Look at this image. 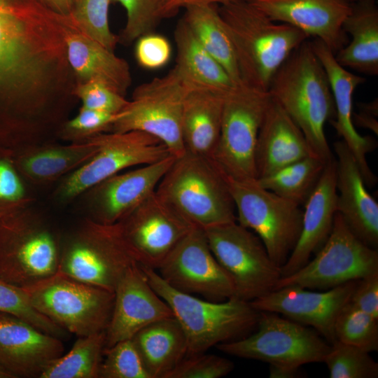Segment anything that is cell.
<instances>
[{"label":"cell","instance_id":"27","mask_svg":"<svg viewBox=\"0 0 378 378\" xmlns=\"http://www.w3.org/2000/svg\"><path fill=\"white\" fill-rule=\"evenodd\" d=\"M65 41L76 83L99 81L125 96L132 83L128 63L83 34L68 16Z\"/></svg>","mask_w":378,"mask_h":378},{"label":"cell","instance_id":"46","mask_svg":"<svg viewBox=\"0 0 378 378\" xmlns=\"http://www.w3.org/2000/svg\"><path fill=\"white\" fill-rule=\"evenodd\" d=\"M134 55L141 67L149 70L158 69L170 60L171 44L164 36L150 32L136 40Z\"/></svg>","mask_w":378,"mask_h":378},{"label":"cell","instance_id":"6","mask_svg":"<svg viewBox=\"0 0 378 378\" xmlns=\"http://www.w3.org/2000/svg\"><path fill=\"white\" fill-rule=\"evenodd\" d=\"M62 239L30 206L0 213V279L29 287L59 269Z\"/></svg>","mask_w":378,"mask_h":378},{"label":"cell","instance_id":"3","mask_svg":"<svg viewBox=\"0 0 378 378\" xmlns=\"http://www.w3.org/2000/svg\"><path fill=\"white\" fill-rule=\"evenodd\" d=\"M235 50L244 85L268 91L274 74L307 36L274 22L251 1L218 6Z\"/></svg>","mask_w":378,"mask_h":378},{"label":"cell","instance_id":"37","mask_svg":"<svg viewBox=\"0 0 378 378\" xmlns=\"http://www.w3.org/2000/svg\"><path fill=\"white\" fill-rule=\"evenodd\" d=\"M111 0H72L69 17L85 35L114 52L118 36L109 27Z\"/></svg>","mask_w":378,"mask_h":378},{"label":"cell","instance_id":"5","mask_svg":"<svg viewBox=\"0 0 378 378\" xmlns=\"http://www.w3.org/2000/svg\"><path fill=\"white\" fill-rule=\"evenodd\" d=\"M155 192L203 230L237 221L227 177L211 158L186 150L174 158Z\"/></svg>","mask_w":378,"mask_h":378},{"label":"cell","instance_id":"1","mask_svg":"<svg viewBox=\"0 0 378 378\" xmlns=\"http://www.w3.org/2000/svg\"><path fill=\"white\" fill-rule=\"evenodd\" d=\"M66 19L38 0H0V144L45 142L66 120L76 83Z\"/></svg>","mask_w":378,"mask_h":378},{"label":"cell","instance_id":"47","mask_svg":"<svg viewBox=\"0 0 378 378\" xmlns=\"http://www.w3.org/2000/svg\"><path fill=\"white\" fill-rule=\"evenodd\" d=\"M350 302L378 319V273L357 281Z\"/></svg>","mask_w":378,"mask_h":378},{"label":"cell","instance_id":"20","mask_svg":"<svg viewBox=\"0 0 378 378\" xmlns=\"http://www.w3.org/2000/svg\"><path fill=\"white\" fill-rule=\"evenodd\" d=\"M172 316L174 314L169 306L150 286L136 263L127 270L115 288L104 349L132 339L148 325Z\"/></svg>","mask_w":378,"mask_h":378},{"label":"cell","instance_id":"24","mask_svg":"<svg viewBox=\"0 0 378 378\" xmlns=\"http://www.w3.org/2000/svg\"><path fill=\"white\" fill-rule=\"evenodd\" d=\"M337 156V212L351 232L368 246H378V204L367 190L358 165L342 140L333 144Z\"/></svg>","mask_w":378,"mask_h":378},{"label":"cell","instance_id":"17","mask_svg":"<svg viewBox=\"0 0 378 378\" xmlns=\"http://www.w3.org/2000/svg\"><path fill=\"white\" fill-rule=\"evenodd\" d=\"M156 271L171 287L212 301L234 296L232 279L213 254L203 229L195 226Z\"/></svg>","mask_w":378,"mask_h":378},{"label":"cell","instance_id":"11","mask_svg":"<svg viewBox=\"0 0 378 378\" xmlns=\"http://www.w3.org/2000/svg\"><path fill=\"white\" fill-rule=\"evenodd\" d=\"M216 347L239 358L299 368L323 362L331 344L318 332L301 323L275 313L260 312L255 332L219 344Z\"/></svg>","mask_w":378,"mask_h":378},{"label":"cell","instance_id":"10","mask_svg":"<svg viewBox=\"0 0 378 378\" xmlns=\"http://www.w3.org/2000/svg\"><path fill=\"white\" fill-rule=\"evenodd\" d=\"M190 88L174 67L165 76L141 84L109 132H143L159 139L173 156L181 155L186 152L183 103Z\"/></svg>","mask_w":378,"mask_h":378},{"label":"cell","instance_id":"23","mask_svg":"<svg viewBox=\"0 0 378 378\" xmlns=\"http://www.w3.org/2000/svg\"><path fill=\"white\" fill-rule=\"evenodd\" d=\"M64 350L60 338L0 312V367L13 378H39L46 365Z\"/></svg>","mask_w":378,"mask_h":378},{"label":"cell","instance_id":"18","mask_svg":"<svg viewBox=\"0 0 378 378\" xmlns=\"http://www.w3.org/2000/svg\"><path fill=\"white\" fill-rule=\"evenodd\" d=\"M358 281L323 292L312 291L297 286H285L250 303L259 312L281 314L292 321L309 326L332 344L335 341V319L342 307L350 301Z\"/></svg>","mask_w":378,"mask_h":378},{"label":"cell","instance_id":"21","mask_svg":"<svg viewBox=\"0 0 378 378\" xmlns=\"http://www.w3.org/2000/svg\"><path fill=\"white\" fill-rule=\"evenodd\" d=\"M274 22L293 26L322 41L335 54L349 42L343 24L351 0H252Z\"/></svg>","mask_w":378,"mask_h":378},{"label":"cell","instance_id":"38","mask_svg":"<svg viewBox=\"0 0 378 378\" xmlns=\"http://www.w3.org/2000/svg\"><path fill=\"white\" fill-rule=\"evenodd\" d=\"M330 378H377L378 363L370 353L358 347L335 341L326 356Z\"/></svg>","mask_w":378,"mask_h":378},{"label":"cell","instance_id":"49","mask_svg":"<svg viewBox=\"0 0 378 378\" xmlns=\"http://www.w3.org/2000/svg\"><path fill=\"white\" fill-rule=\"evenodd\" d=\"M377 114L367 110L360 109L358 113H353L354 125H358L360 127L370 130L377 135L378 122L376 119Z\"/></svg>","mask_w":378,"mask_h":378},{"label":"cell","instance_id":"51","mask_svg":"<svg viewBox=\"0 0 378 378\" xmlns=\"http://www.w3.org/2000/svg\"><path fill=\"white\" fill-rule=\"evenodd\" d=\"M52 10L63 15H69L72 0H38Z\"/></svg>","mask_w":378,"mask_h":378},{"label":"cell","instance_id":"50","mask_svg":"<svg viewBox=\"0 0 378 378\" xmlns=\"http://www.w3.org/2000/svg\"><path fill=\"white\" fill-rule=\"evenodd\" d=\"M302 375L300 367L269 365V377L270 378H297L302 377Z\"/></svg>","mask_w":378,"mask_h":378},{"label":"cell","instance_id":"39","mask_svg":"<svg viewBox=\"0 0 378 378\" xmlns=\"http://www.w3.org/2000/svg\"><path fill=\"white\" fill-rule=\"evenodd\" d=\"M0 312L15 316L41 330L59 338L64 337L66 332L34 308L24 288L1 279Z\"/></svg>","mask_w":378,"mask_h":378},{"label":"cell","instance_id":"4","mask_svg":"<svg viewBox=\"0 0 378 378\" xmlns=\"http://www.w3.org/2000/svg\"><path fill=\"white\" fill-rule=\"evenodd\" d=\"M139 266L181 325L187 340L188 356L239 339L257 326L260 312L250 302L234 296L223 301L202 300L173 288L155 270Z\"/></svg>","mask_w":378,"mask_h":378},{"label":"cell","instance_id":"42","mask_svg":"<svg viewBox=\"0 0 378 378\" xmlns=\"http://www.w3.org/2000/svg\"><path fill=\"white\" fill-rule=\"evenodd\" d=\"M111 3H119L126 11V23L118 36L119 43L125 45L153 32L162 20V0H111Z\"/></svg>","mask_w":378,"mask_h":378},{"label":"cell","instance_id":"13","mask_svg":"<svg viewBox=\"0 0 378 378\" xmlns=\"http://www.w3.org/2000/svg\"><path fill=\"white\" fill-rule=\"evenodd\" d=\"M204 230L213 254L232 279L234 297L251 302L274 290L281 267L257 234L237 221Z\"/></svg>","mask_w":378,"mask_h":378},{"label":"cell","instance_id":"14","mask_svg":"<svg viewBox=\"0 0 378 378\" xmlns=\"http://www.w3.org/2000/svg\"><path fill=\"white\" fill-rule=\"evenodd\" d=\"M378 273V252L360 240L337 212L332 230L316 257L293 274L282 276L275 289L297 286L330 289Z\"/></svg>","mask_w":378,"mask_h":378},{"label":"cell","instance_id":"16","mask_svg":"<svg viewBox=\"0 0 378 378\" xmlns=\"http://www.w3.org/2000/svg\"><path fill=\"white\" fill-rule=\"evenodd\" d=\"M117 224L136 262L155 270L195 227L155 190Z\"/></svg>","mask_w":378,"mask_h":378},{"label":"cell","instance_id":"30","mask_svg":"<svg viewBox=\"0 0 378 378\" xmlns=\"http://www.w3.org/2000/svg\"><path fill=\"white\" fill-rule=\"evenodd\" d=\"M351 41L335 54L337 62L370 76L378 74V8L374 0L352 2L343 24Z\"/></svg>","mask_w":378,"mask_h":378},{"label":"cell","instance_id":"22","mask_svg":"<svg viewBox=\"0 0 378 378\" xmlns=\"http://www.w3.org/2000/svg\"><path fill=\"white\" fill-rule=\"evenodd\" d=\"M311 43L326 72L333 96L335 117L330 122L352 153L365 185L373 186L377 178L367 162L366 155L375 148L377 142L371 136L360 135L353 122V95L365 78L340 64L335 54L320 40L315 38Z\"/></svg>","mask_w":378,"mask_h":378},{"label":"cell","instance_id":"43","mask_svg":"<svg viewBox=\"0 0 378 378\" xmlns=\"http://www.w3.org/2000/svg\"><path fill=\"white\" fill-rule=\"evenodd\" d=\"M122 112L110 113L81 106L76 116L63 122L57 134L69 143L84 141L98 134L109 132Z\"/></svg>","mask_w":378,"mask_h":378},{"label":"cell","instance_id":"31","mask_svg":"<svg viewBox=\"0 0 378 378\" xmlns=\"http://www.w3.org/2000/svg\"><path fill=\"white\" fill-rule=\"evenodd\" d=\"M132 340L150 378H166L188 352L186 335L174 316L148 325Z\"/></svg>","mask_w":378,"mask_h":378},{"label":"cell","instance_id":"33","mask_svg":"<svg viewBox=\"0 0 378 378\" xmlns=\"http://www.w3.org/2000/svg\"><path fill=\"white\" fill-rule=\"evenodd\" d=\"M216 4L185 8L182 19L202 47L223 66L234 83L244 85L233 43Z\"/></svg>","mask_w":378,"mask_h":378},{"label":"cell","instance_id":"9","mask_svg":"<svg viewBox=\"0 0 378 378\" xmlns=\"http://www.w3.org/2000/svg\"><path fill=\"white\" fill-rule=\"evenodd\" d=\"M227 180L237 222L253 230L273 262L282 267L301 232L303 211L300 205L261 187L256 179L236 181L227 177Z\"/></svg>","mask_w":378,"mask_h":378},{"label":"cell","instance_id":"48","mask_svg":"<svg viewBox=\"0 0 378 378\" xmlns=\"http://www.w3.org/2000/svg\"><path fill=\"white\" fill-rule=\"evenodd\" d=\"M238 1L252 0H162L160 15L161 19L174 15L181 8L197 4L222 5Z\"/></svg>","mask_w":378,"mask_h":378},{"label":"cell","instance_id":"40","mask_svg":"<svg viewBox=\"0 0 378 378\" xmlns=\"http://www.w3.org/2000/svg\"><path fill=\"white\" fill-rule=\"evenodd\" d=\"M33 197L14 162L11 151L0 146V211L31 205Z\"/></svg>","mask_w":378,"mask_h":378},{"label":"cell","instance_id":"34","mask_svg":"<svg viewBox=\"0 0 378 378\" xmlns=\"http://www.w3.org/2000/svg\"><path fill=\"white\" fill-rule=\"evenodd\" d=\"M105 331L78 337L71 349L50 361L39 378H99Z\"/></svg>","mask_w":378,"mask_h":378},{"label":"cell","instance_id":"8","mask_svg":"<svg viewBox=\"0 0 378 378\" xmlns=\"http://www.w3.org/2000/svg\"><path fill=\"white\" fill-rule=\"evenodd\" d=\"M40 314L77 337L106 331L114 292L59 272L24 288Z\"/></svg>","mask_w":378,"mask_h":378},{"label":"cell","instance_id":"35","mask_svg":"<svg viewBox=\"0 0 378 378\" xmlns=\"http://www.w3.org/2000/svg\"><path fill=\"white\" fill-rule=\"evenodd\" d=\"M326 164L318 158L309 155L256 181L261 187L300 206L304 205L320 179Z\"/></svg>","mask_w":378,"mask_h":378},{"label":"cell","instance_id":"12","mask_svg":"<svg viewBox=\"0 0 378 378\" xmlns=\"http://www.w3.org/2000/svg\"><path fill=\"white\" fill-rule=\"evenodd\" d=\"M271 96L245 85L225 98L220 136L212 160L229 178L256 179L255 149Z\"/></svg>","mask_w":378,"mask_h":378},{"label":"cell","instance_id":"15","mask_svg":"<svg viewBox=\"0 0 378 378\" xmlns=\"http://www.w3.org/2000/svg\"><path fill=\"white\" fill-rule=\"evenodd\" d=\"M94 136L99 144L97 152L61 179L53 192L58 202H69L127 168L152 164L172 155L159 139L143 132H107Z\"/></svg>","mask_w":378,"mask_h":378},{"label":"cell","instance_id":"45","mask_svg":"<svg viewBox=\"0 0 378 378\" xmlns=\"http://www.w3.org/2000/svg\"><path fill=\"white\" fill-rule=\"evenodd\" d=\"M73 94L83 107L110 113H121L130 103L125 96L99 81L76 83Z\"/></svg>","mask_w":378,"mask_h":378},{"label":"cell","instance_id":"32","mask_svg":"<svg viewBox=\"0 0 378 378\" xmlns=\"http://www.w3.org/2000/svg\"><path fill=\"white\" fill-rule=\"evenodd\" d=\"M174 39V68L189 86L225 93L237 87L223 66L202 47L182 18L176 24Z\"/></svg>","mask_w":378,"mask_h":378},{"label":"cell","instance_id":"44","mask_svg":"<svg viewBox=\"0 0 378 378\" xmlns=\"http://www.w3.org/2000/svg\"><path fill=\"white\" fill-rule=\"evenodd\" d=\"M233 369L234 363L230 360L201 353L184 358L166 378H220Z\"/></svg>","mask_w":378,"mask_h":378},{"label":"cell","instance_id":"19","mask_svg":"<svg viewBox=\"0 0 378 378\" xmlns=\"http://www.w3.org/2000/svg\"><path fill=\"white\" fill-rule=\"evenodd\" d=\"M174 156L114 174L85 192L87 218L106 225L118 223L153 193ZM80 196V197H81Z\"/></svg>","mask_w":378,"mask_h":378},{"label":"cell","instance_id":"28","mask_svg":"<svg viewBox=\"0 0 378 378\" xmlns=\"http://www.w3.org/2000/svg\"><path fill=\"white\" fill-rule=\"evenodd\" d=\"M95 136L68 144L48 142L22 146L11 151L19 172L27 183L48 184L76 170L97 152Z\"/></svg>","mask_w":378,"mask_h":378},{"label":"cell","instance_id":"7","mask_svg":"<svg viewBox=\"0 0 378 378\" xmlns=\"http://www.w3.org/2000/svg\"><path fill=\"white\" fill-rule=\"evenodd\" d=\"M136 263L117 223L102 224L85 218L62 239L58 272L114 292Z\"/></svg>","mask_w":378,"mask_h":378},{"label":"cell","instance_id":"26","mask_svg":"<svg viewBox=\"0 0 378 378\" xmlns=\"http://www.w3.org/2000/svg\"><path fill=\"white\" fill-rule=\"evenodd\" d=\"M309 155L313 154L302 132L272 98L256 141V179L267 176Z\"/></svg>","mask_w":378,"mask_h":378},{"label":"cell","instance_id":"41","mask_svg":"<svg viewBox=\"0 0 378 378\" xmlns=\"http://www.w3.org/2000/svg\"><path fill=\"white\" fill-rule=\"evenodd\" d=\"M100 378H150L132 339L104 349Z\"/></svg>","mask_w":378,"mask_h":378},{"label":"cell","instance_id":"25","mask_svg":"<svg viewBox=\"0 0 378 378\" xmlns=\"http://www.w3.org/2000/svg\"><path fill=\"white\" fill-rule=\"evenodd\" d=\"M298 241L285 264L281 277L303 267L328 239L337 212V162L334 157L325 166L316 187L304 204Z\"/></svg>","mask_w":378,"mask_h":378},{"label":"cell","instance_id":"52","mask_svg":"<svg viewBox=\"0 0 378 378\" xmlns=\"http://www.w3.org/2000/svg\"><path fill=\"white\" fill-rule=\"evenodd\" d=\"M0 378H13V376L0 367Z\"/></svg>","mask_w":378,"mask_h":378},{"label":"cell","instance_id":"36","mask_svg":"<svg viewBox=\"0 0 378 378\" xmlns=\"http://www.w3.org/2000/svg\"><path fill=\"white\" fill-rule=\"evenodd\" d=\"M334 335L335 341L369 353L377 351L378 319L359 309L349 301L335 319Z\"/></svg>","mask_w":378,"mask_h":378},{"label":"cell","instance_id":"29","mask_svg":"<svg viewBox=\"0 0 378 378\" xmlns=\"http://www.w3.org/2000/svg\"><path fill=\"white\" fill-rule=\"evenodd\" d=\"M226 94L209 88L188 89L181 115V133L186 151L212 159L220 136Z\"/></svg>","mask_w":378,"mask_h":378},{"label":"cell","instance_id":"2","mask_svg":"<svg viewBox=\"0 0 378 378\" xmlns=\"http://www.w3.org/2000/svg\"><path fill=\"white\" fill-rule=\"evenodd\" d=\"M268 92L302 132L313 155L327 164L334 155L325 134L335 107L326 72L310 41L300 45L277 70Z\"/></svg>","mask_w":378,"mask_h":378},{"label":"cell","instance_id":"53","mask_svg":"<svg viewBox=\"0 0 378 378\" xmlns=\"http://www.w3.org/2000/svg\"><path fill=\"white\" fill-rule=\"evenodd\" d=\"M358 1H363V0H351L352 2Z\"/></svg>","mask_w":378,"mask_h":378}]
</instances>
